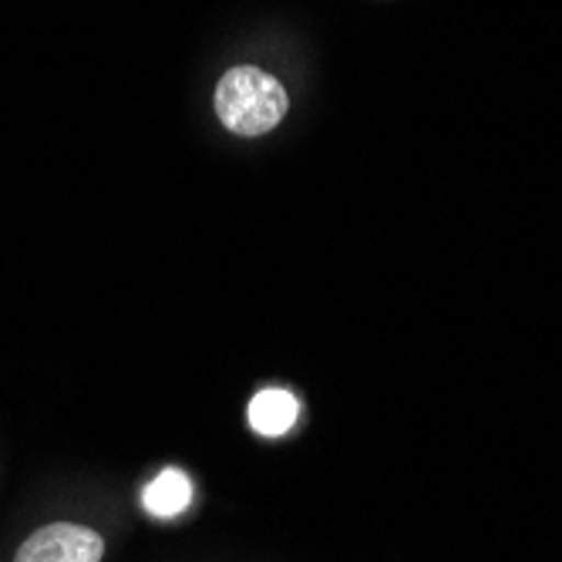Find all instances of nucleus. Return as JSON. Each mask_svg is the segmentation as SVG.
<instances>
[{
	"instance_id": "7ed1b4c3",
	"label": "nucleus",
	"mask_w": 562,
	"mask_h": 562,
	"mask_svg": "<svg viewBox=\"0 0 562 562\" xmlns=\"http://www.w3.org/2000/svg\"><path fill=\"white\" fill-rule=\"evenodd\" d=\"M300 401L286 387H263L249 401V428L263 438H280L296 425Z\"/></svg>"
},
{
	"instance_id": "f03ea898",
	"label": "nucleus",
	"mask_w": 562,
	"mask_h": 562,
	"mask_svg": "<svg viewBox=\"0 0 562 562\" xmlns=\"http://www.w3.org/2000/svg\"><path fill=\"white\" fill-rule=\"evenodd\" d=\"M105 539L78 522H55L31 532L14 562H101Z\"/></svg>"
},
{
	"instance_id": "20e7f679",
	"label": "nucleus",
	"mask_w": 562,
	"mask_h": 562,
	"mask_svg": "<svg viewBox=\"0 0 562 562\" xmlns=\"http://www.w3.org/2000/svg\"><path fill=\"white\" fill-rule=\"evenodd\" d=\"M189 502H192V482L179 469L159 472L156 479L145 485V492H142V505L148 508L151 516H159V519L182 516L186 508H189Z\"/></svg>"
},
{
	"instance_id": "f257e3e1",
	"label": "nucleus",
	"mask_w": 562,
	"mask_h": 562,
	"mask_svg": "<svg viewBox=\"0 0 562 562\" xmlns=\"http://www.w3.org/2000/svg\"><path fill=\"white\" fill-rule=\"evenodd\" d=\"M290 109L286 88L263 68L239 65L226 71V78L216 88V115L220 122L243 135V138H257L273 132Z\"/></svg>"
}]
</instances>
